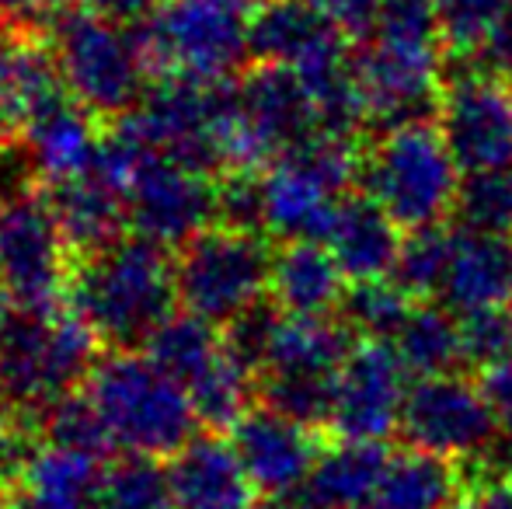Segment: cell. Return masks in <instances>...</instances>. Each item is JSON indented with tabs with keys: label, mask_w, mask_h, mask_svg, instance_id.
I'll return each instance as SVG.
<instances>
[{
	"label": "cell",
	"mask_w": 512,
	"mask_h": 509,
	"mask_svg": "<svg viewBox=\"0 0 512 509\" xmlns=\"http://www.w3.org/2000/svg\"><path fill=\"white\" fill-rule=\"evenodd\" d=\"M450 509H512V478L471 475Z\"/></svg>",
	"instance_id": "obj_39"
},
{
	"label": "cell",
	"mask_w": 512,
	"mask_h": 509,
	"mask_svg": "<svg viewBox=\"0 0 512 509\" xmlns=\"http://www.w3.org/2000/svg\"><path fill=\"white\" fill-rule=\"evenodd\" d=\"M411 307H415V297L387 276V279H370V283H352L342 300L338 318L349 325V332L356 339L391 342L398 335V328L405 325Z\"/></svg>",
	"instance_id": "obj_32"
},
{
	"label": "cell",
	"mask_w": 512,
	"mask_h": 509,
	"mask_svg": "<svg viewBox=\"0 0 512 509\" xmlns=\"http://www.w3.org/2000/svg\"><path fill=\"white\" fill-rule=\"evenodd\" d=\"M349 286V276L324 241H283L272 255L269 300L283 314L338 318Z\"/></svg>",
	"instance_id": "obj_21"
},
{
	"label": "cell",
	"mask_w": 512,
	"mask_h": 509,
	"mask_svg": "<svg viewBox=\"0 0 512 509\" xmlns=\"http://www.w3.org/2000/svg\"><path fill=\"white\" fill-rule=\"evenodd\" d=\"M4 39H7V35H4V32H0V42H4Z\"/></svg>",
	"instance_id": "obj_46"
},
{
	"label": "cell",
	"mask_w": 512,
	"mask_h": 509,
	"mask_svg": "<svg viewBox=\"0 0 512 509\" xmlns=\"http://www.w3.org/2000/svg\"><path fill=\"white\" fill-rule=\"evenodd\" d=\"M467 485L464 464L429 450H391L387 468L363 509H450Z\"/></svg>",
	"instance_id": "obj_25"
},
{
	"label": "cell",
	"mask_w": 512,
	"mask_h": 509,
	"mask_svg": "<svg viewBox=\"0 0 512 509\" xmlns=\"http://www.w3.org/2000/svg\"><path fill=\"white\" fill-rule=\"evenodd\" d=\"M39 433L46 443L53 447H63V450H77V454H91L98 461H105L108 454L115 450L112 436H108L102 415H98L95 401L91 394H63L60 401H53L49 408H42L39 415Z\"/></svg>",
	"instance_id": "obj_33"
},
{
	"label": "cell",
	"mask_w": 512,
	"mask_h": 509,
	"mask_svg": "<svg viewBox=\"0 0 512 509\" xmlns=\"http://www.w3.org/2000/svg\"><path fill=\"white\" fill-rule=\"evenodd\" d=\"M460 318V349H464V367L485 370L512 363V304L481 307Z\"/></svg>",
	"instance_id": "obj_37"
},
{
	"label": "cell",
	"mask_w": 512,
	"mask_h": 509,
	"mask_svg": "<svg viewBox=\"0 0 512 509\" xmlns=\"http://www.w3.org/2000/svg\"><path fill=\"white\" fill-rule=\"evenodd\" d=\"M67 293L98 342L112 349L147 346L150 335L175 314V262L168 248L140 234L119 238L81 255Z\"/></svg>",
	"instance_id": "obj_1"
},
{
	"label": "cell",
	"mask_w": 512,
	"mask_h": 509,
	"mask_svg": "<svg viewBox=\"0 0 512 509\" xmlns=\"http://www.w3.org/2000/svg\"><path fill=\"white\" fill-rule=\"evenodd\" d=\"M359 136L314 133L262 168V231L283 241H324L342 199L359 189Z\"/></svg>",
	"instance_id": "obj_5"
},
{
	"label": "cell",
	"mask_w": 512,
	"mask_h": 509,
	"mask_svg": "<svg viewBox=\"0 0 512 509\" xmlns=\"http://www.w3.org/2000/svg\"><path fill=\"white\" fill-rule=\"evenodd\" d=\"M352 46L310 0H258L251 14V56L258 63L307 70Z\"/></svg>",
	"instance_id": "obj_19"
},
{
	"label": "cell",
	"mask_w": 512,
	"mask_h": 509,
	"mask_svg": "<svg viewBox=\"0 0 512 509\" xmlns=\"http://www.w3.org/2000/svg\"><path fill=\"white\" fill-rule=\"evenodd\" d=\"M453 224L481 234L512 238V168L464 175Z\"/></svg>",
	"instance_id": "obj_34"
},
{
	"label": "cell",
	"mask_w": 512,
	"mask_h": 509,
	"mask_svg": "<svg viewBox=\"0 0 512 509\" xmlns=\"http://www.w3.org/2000/svg\"><path fill=\"white\" fill-rule=\"evenodd\" d=\"M391 346L398 349V356L405 360L408 374L415 381L418 377L453 374L457 367H464L460 318L436 300H415Z\"/></svg>",
	"instance_id": "obj_28"
},
{
	"label": "cell",
	"mask_w": 512,
	"mask_h": 509,
	"mask_svg": "<svg viewBox=\"0 0 512 509\" xmlns=\"http://www.w3.org/2000/svg\"><path fill=\"white\" fill-rule=\"evenodd\" d=\"M126 224L154 245H185L216 224V182L209 171L150 150L140 140L122 178Z\"/></svg>",
	"instance_id": "obj_11"
},
{
	"label": "cell",
	"mask_w": 512,
	"mask_h": 509,
	"mask_svg": "<svg viewBox=\"0 0 512 509\" xmlns=\"http://www.w3.org/2000/svg\"><path fill=\"white\" fill-rule=\"evenodd\" d=\"M446 42L370 32L356 49V74L366 116L377 126L436 116L446 81Z\"/></svg>",
	"instance_id": "obj_13"
},
{
	"label": "cell",
	"mask_w": 512,
	"mask_h": 509,
	"mask_svg": "<svg viewBox=\"0 0 512 509\" xmlns=\"http://www.w3.org/2000/svg\"><path fill=\"white\" fill-rule=\"evenodd\" d=\"M387 457L391 450L384 443L335 440L331 447H321L297 496L317 509H363L384 475Z\"/></svg>",
	"instance_id": "obj_26"
},
{
	"label": "cell",
	"mask_w": 512,
	"mask_h": 509,
	"mask_svg": "<svg viewBox=\"0 0 512 509\" xmlns=\"http://www.w3.org/2000/svg\"><path fill=\"white\" fill-rule=\"evenodd\" d=\"M185 391L199 415V426H206V433H220V429H234L241 415L255 408L251 401L258 398V374L237 360L223 342V353Z\"/></svg>",
	"instance_id": "obj_29"
},
{
	"label": "cell",
	"mask_w": 512,
	"mask_h": 509,
	"mask_svg": "<svg viewBox=\"0 0 512 509\" xmlns=\"http://www.w3.org/2000/svg\"><path fill=\"white\" fill-rule=\"evenodd\" d=\"M411 374L391 342L356 339L338 370L331 433L338 440L384 443L401 429Z\"/></svg>",
	"instance_id": "obj_16"
},
{
	"label": "cell",
	"mask_w": 512,
	"mask_h": 509,
	"mask_svg": "<svg viewBox=\"0 0 512 509\" xmlns=\"http://www.w3.org/2000/svg\"><path fill=\"white\" fill-rule=\"evenodd\" d=\"M471 63L495 70V74H502V77H512V11L502 18V25L488 35V42L481 46V53L474 56Z\"/></svg>",
	"instance_id": "obj_41"
},
{
	"label": "cell",
	"mask_w": 512,
	"mask_h": 509,
	"mask_svg": "<svg viewBox=\"0 0 512 509\" xmlns=\"http://www.w3.org/2000/svg\"><path fill=\"white\" fill-rule=\"evenodd\" d=\"M147 356L182 387H189L199 374L223 353V335L216 325L192 311L171 314L161 328L147 339Z\"/></svg>",
	"instance_id": "obj_30"
},
{
	"label": "cell",
	"mask_w": 512,
	"mask_h": 509,
	"mask_svg": "<svg viewBox=\"0 0 512 509\" xmlns=\"http://www.w3.org/2000/svg\"><path fill=\"white\" fill-rule=\"evenodd\" d=\"M70 252L46 196H14L0 206V286L18 311L60 307L70 290Z\"/></svg>",
	"instance_id": "obj_12"
},
{
	"label": "cell",
	"mask_w": 512,
	"mask_h": 509,
	"mask_svg": "<svg viewBox=\"0 0 512 509\" xmlns=\"http://www.w3.org/2000/svg\"><path fill=\"white\" fill-rule=\"evenodd\" d=\"M95 363L98 335L74 307L18 311L0 332V387L11 408L32 415L88 384Z\"/></svg>",
	"instance_id": "obj_6"
},
{
	"label": "cell",
	"mask_w": 512,
	"mask_h": 509,
	"mask_svg": "<svg viewBox=\"0 0 512 509\" xmlns=\"http://www.w3.org/2000/svg\"><path fill=\"white\" fill-rule=\"evenodd\" d=\"M63 88L95 116H122L147 95L150 56L140 32L91 7L56 4L46 21Z\"/></svg>",
	"instance_id": "obj_3"
},
{
	"label": "cell",
	"mask_w": 512,
	"mask_h": 509,
	"mask_svg": "<svg viewBox=\"0 0 512 509\" xmlns=\"http://www.w3.org/2000/svg\"><path fill=\"white\" fill-rule=\"evenodd\" d=\"M168 468L178 509H258L262 499L234 443L220 440L216 433L192 436L171 457Z\"/></svg>",
	"instance_id": "obj_18"
},
{
	"label": "cell",
	"mask_w": 512,
	"mask_h": 509,
	"mask_svg": "<svg viewBox=\"0 0 512 509\" xmlns=\"http://www.w3.org/2000/svg\"><path fill=\"white\" fill-rule=\"evenodd\" d=\"M317 11L328 18V25L335 32H342L352 46L366 39L373 32V21H377L380 0H310Z\"/></svg>",
	"instance_id": "obj_38"
},
{
	"label": "cell",
	"mask_w": 512,
	"mask_h": 509,
	"mask_svg": "<svg viewBox=\"0 0 512 509\" xmlns=\"http://www.w3.org/2000/svg\"><path fill=\"white\" fill-rule=\"evenodd\" d=\"M46 199L53 206L56 220H60L63 238H67V245L74 252L88 255L119 241V231L126 224L122 189L98 168L67 178V182H53Z\"/></svg>",
	"instance_id": "obj_24"
},
{
	"label": "cell",
	"mask_w": 512,
	"mask_h": 509,
	"mask_svg": "<svg viewBox=\"0 0 512 509\" xmlns=\"http://www.w3.org/2000/svg\"><path fill=\"white\" fill-rule=\"evenodd\" d=\"M460 185L464 171L436 119L380 126V133L363 143L359 189L384 206L405 234L450 224Z\"/></svg>",
	"instance_id": "obj_2"
},
{
	"label": "cell",
	"mask_w": 512,
	"mask_h": 509,
	"mask_svg": "<svg viewBox=\"0 0 512 509\" xmlns=\"http://www.w3.org/2000/svg\"><path fill=\"white\" fill-rule=\"evenodd\" d=\"M77 4L91 7L112 21H122V25H143L157 7V0H77Z\"/></svg>",
	"instance_id": "obj_42"
},
{
	"label": "cell",
	"mask_w": 512,
	"mask_h": 509,
	"mask_svg": "<svg viewBox=\"0 0 512 509\" xmlns=\"http://www.w3.org/2000/svg\"><path fill=\"white\" fill-rule=\"evenodd\" d=\"M272 248L265 234L213 224L185 241L175 258L178 304L227 328L241 314L265 304L272 290Z\"/></svg>",
	"instance_id": "obj_7"
},
{
	"label": "cell",
	"mask_w": 512,
	"mask_h": 509,
	"mask_svg": "<svg viewBox=\"0 0 512 509\" xmlns=\"http://www.w3.org/2000/svg\"><path fill=\"white\" fill-rule=\"evenodd\" d=\"M98 509H178L171 468L147 454L115 457L105 468Z\"/></svg>",
	"instance_id": "obj_31"
},
{
	"label": "cell",
	"mask_w": 512,
	"mask_h": 509,
	"mask_svg": "<svg viewBox=\"0 0 512 509\" xmlns=\"http://www.w3.org/2000/svg\"><path fill=\"white\" fill-rule=\"evenodd\" d=\"M436 304L450 307L453 314L512 304V238L453 227Z\"/></svg>",
	"instance_id": "obj_20"
},
{
	"label": "cell",
	"mask_w": 512,
	"mask_h": 509,
	"mask_svg": "<svg viewBox=\"0 0 512 509\" xmlns=\"http://www.w3.org/2000/svg\"><path fill=\"white\" fill-rule=\"evenodd\" d=\"M509 11L512 0H439L446 49L460 63H471Z\"/></svg>",
	"instance_id": "obj_36"
},
{
	"label": "cell",
	"mask_w": 512,
	"mask_h": 509,
	"mask_svg": "<svg viewBox=\"0 0 512 509\" xmlns=\"http://www.w3.org/2000/svg\"><path fill=\"white\" fill-rule=\"evenodd\" d=\"M227 123V81H199L185 74H168L147 88L140 105L126 116V126L150 150L178 157L199 171L227 168Z\"/></svg>",
	"instance_id": "obj_10"
},
{
	"label": "cell",
	"mask_w": 512,
	"mask_h": 509,
	"mask_svg": "<svg viewBox=\"0 0 512 509\" xmlns=\"http://www.w3.org/2000/svg\"><path fill=\"white\" fill-rule=\"evenodd\" d=\"M105 464L91 454L42 443L21 492L35 509H98Z\"/></svg>",
	"instance_id": "obj_27"
},
{
	"label": "cell",
	"mask_w": 512,
	"mask_h": 509,
	"mask_svg": "<svg viewBox=\"0 0 512 509\" xmlns=\"http://www.w3.org/2000/svg\"><path fill=\"white\" fill-rule=\"evenodd\" d=\"M11 304H14V300L7 297V293H4V286H0V332H4V328L11 325V318H14Z\"/></svg>",
	"instance_id": "obj_43"
},
{
	"label": "cell",
	"mask_w": 512,
	"mask_h": 509,
	"mask_svg": "<svg viewBox=\"0 0 512 509\" xmlns=\"http://www.w3.org/2000/svg\"><path fill=\"white\" fill-rule=\"evenodd\" d=\"M255 0H161L140 25L150 67L227 81L251 56Z\"/></svg>",
	"instance_id": "obj_8"
},
{
	"label": "cell",
	"mask_w": 512,
	"mask_h": 509,
	"mask_svg": "<svg viewBox=\"0 0 512 509\" xmlns=\"http://www.w3.org/2000/svg\"><path fill=\"white\" fill-rule=\"evenodd\" d=\"M324 245L338 258L349 283H370L387 279L398 265L405 231L391 220L384 206H377L363 189L349 192L335 213Z\"/></svg>",
	"instance_id": "obj_23"
},
{
	"label": "cell",
	"mask_w": 512,
	"mask_h": 509,
	"mask_svg": "<svg viewBox=\"0 0 512 509\" xmlns=\"http://www.w3.org/2000/svg\"><path fill=\"white\" fill-rule=\"evenodd\" d=\"M478 381H481V391H485L488 405H492L495 419H499L502 436L512 440V363L485 370Z\"/></svg>",
	"instance_id": "obj_40"
},
{
	"label": "cell",
	"mask_w": 512,
	"mask_h": 509,
	"mask_svg": "<svg viewBox=\"0 0 512 509\" xmlns=\"http://www.w3.org/2000/svg\"><path fill=\"white\" fill-rule=\"evenodd\" d=\"M432 119L464 175L512 168V77L460 63L446 74Z\"/></svg>",
	"instance_id": "obj_15"
},
{
	"label": "cell",
	"mask_w": 512,
	"mask_h": 509,
	"mask_svg": "<svg viewBox=\"0 0 512 509\" xmlns=\"http://www.w3.org/2000/svg\"><path fill=\"white\" fill-rule=\"evenodd\" d=\"M88 394L122 454L175 457L196 436L199 415L189 391L133 349H115L98 360Z\"/></svg>",
	"instance_id": "obj_4"
},
{
	"label": "cell",
	"mask_w": 512,
	"mask_h": 509,
	"mask_svg": "<svg viewBox=\"0 0 512 509\" xmlns=\"http://www.w3.org/2000/svg\"><path fill=\"white\" fill-rule=\"evenodd\" d=\"M11 422V401H7V394H4V387H0V429Z\"/></svg>",
	"instance_id": "obj_44"
},
{
	"label": "cell",
	"mask_w": 512,
	"mask_h": 509,
	"mask_svg": "<svg viewBox=\"0 0 512 509\" xmlns=\"http://www.w3.org/2000/svg\"><path fill=\"white\" fill-rule=\"evenodd\" d=\"M21 129H25V147L35 161V171L49 185L91 171L98 161V150H102L95 112L74 102L67 91L46 102L39 112H32Z\"/></svg>",
	"instance_id": "obj_22"
},
{
	"label": "cell",
	"mask_w": 512,
	"mask_h": 509,
	"mask_svg": "<svg viewBox=\"0 0 512 509\" xmlns=\"http://www.w3.org/2000/svg\"><path fill=\"white\" fill-rule=\"evenodd\" d=\"M230 443L262 499L297 496L321 454L317 429L269 405H258L241 415V422L230 429Z\"/></svg>",
	"instance_id": "obj_17"
},
{
	"label": "cell",
	"mask_w": 512,
	"mask_h": 509,
	"mask_svg": "<svg viewBox=\"0 0 512 509\" xmlns=\"http://www.w3.org/2000/svg\"><path fill=\"white\" fill-rule=\"evenodd\" d=\"M11 129H14V119H11V116H7V112H4V109H0V143H4V140H7V133H11Z\"/></svg>",
	"instance_id": "obj_45"
},
{
	"label": "cell",
	"mask_w": 512,
	"mask_h": 509,
	"mask_svg": "<svg viewBox=\"0 0 512 509\" xmlns=\"http://www.w3.org/2000/svg\"><path fill=\"white\" fill-rule=\"evenodd\" d=\"M398 433L408 447L450 457L457 464L481 461L502 440L499 419L481 391V381H471L457 370L418 377L411 384Z\"/></svg>",
	"instance_id": "obj_14"
},
{
	"label": "cell",
	"mask_w": 512,
	"mask_h": 509,
	"mask_svg": "<svg viewBox=\"0 0 512 509\" xmlns=\"http://www.w3.org/2000/svg\"><path fill=\"white\" fill-rule=\"evenodd\" d=\"M0 506H4V496H0Z\"/></svg>",
	"instance_id": "obj_47"
},
{
	"label": "cell",
	"mask_w": 512,
	"mask_h": 509,
	"mask_svg": "<svg viewBox=\"0 0 512 509\" xmlns=\"http://www.w3.org/2000/svg\"><path fill=\"white\" fill-rule=\"evenodd\" d=\"M450 234L453 227L446 224L405 234V245H401L391 279L415 300H439L443 276H446V258H450Z\"/></svg>",
	"instance_id": "obj_35"
},
{
	"label": "cell",
	"mask_w": 512,
	"mask_h": 509,
	"mask_svg": "<svg viewBox=\"0 0 512 509\" xmlns=\"http://www.w3.org/2000/svg\"><path fill=\"white\" fill-rule=\"evenodd\" d=\"M317 133L314 105L297 74L258 63L230 88L227 171H262Z\"/></svg>",
	"instance_id": "obj_9"
}]
</instances>
